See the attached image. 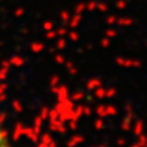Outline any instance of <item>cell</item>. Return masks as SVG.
<instances>
[{"mask_svg":"<svg viewBox=\"0 0 147 147\" xmlns=\"http://www.w3.org/2000/svg\"><path fill=\"white\" fill-rule=\"evenodd\" d=\"M0 147H10L8 142H7V138H5V134L3 131V128L0 125Z\"/></svg>","mask_w":147,"mask_h":147,"instance_id":"6da1fadb","label":"cell"}]
</instances>
